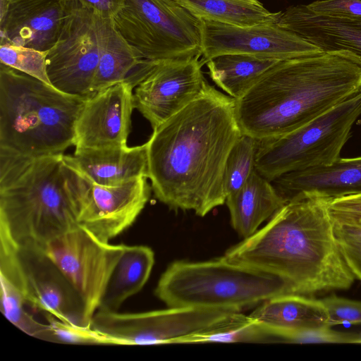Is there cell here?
<instances>
[{"mask_svg": "<svg viewBox=\"0 0 361 361\" xmlns=\"http://www.w3.org/2000/svg\"><path fill=\"white\" fill-rule=\"evenodd\" d=\"M271 183L286 203L304 195L329 201L361 195V156L339 157L328 165L291 171Z\"/></svg>", "mask_w": 361, "mask_h": 361, "instance_id": "cell-18", "label": "cell"}, {"mask_svg": "<svg viewBox=\"0 0 361 361\" xmlns=\"http://www.w3.org/2000/svg\"><path fill=\"white\" fill-rule=\"evenodd\" d=\"M233 311L195 307H169L136 313L97 310L90 326L114 345L180 343L207 330Z\"/></svg>", "mask_w": 361, "mask_h": 361, "instance_id": "cell-9", "label": "cell"}, {"mask_svg": "<svg viewBox=\"0 0 361 361\" xmlns=\"http://www.w3.org/2000/svg\"><path fill=\"white\" fill-rule=\"evenodd\" d=\"M99 63L94 13L71 0L59 36L47 51V74L57 90L85 99L93 96Z\"/></svg>", "mask_w": 361, "mask_h": 361, "instance_id": "cell-11", "label": "cell"}, {"mask_svg": "<svg viewBox=\"0 0 361 361\" xmlns=\"http://www.w3.org/2000/svg\"><path fill=\"white\" fill-rule=\"evenodd\" d=\"M249 316L277 336L281 342H290L300 332L331 327L321 300L296 293L269 298Z\"/></svg>", "mask_w": 361, "mask_h": 361, "instance_id": "cell-21", "label": "cell"}, {"mask_svg": "<svg viewBox=\"0 0 361 361\" xmlns=\"http://www.w3.org/2000/svg\"><path fill=\"white\" fill-rule=\"evenodd\" d=\"M306 6L320 16L361 19V0H318Z\"/></svg>", "mask_w": 361, "mask_h": 361, "instance_id": "cell-35", "label": "cell"}, {"mask_svg": "<svg viewBox=\"0 0 361 361\" xmlns=\"http://www.w3.org/2000/svg\"><path fill=\"white\" fill-rule=\"evenodd\" d=\"M279 61L250 54H227L214 56L206 64L212 81L228 96L237 99Z\"/></svg>", "mask_w": 361, "mask_h": 361, "instance_id": "cell-25", "label": "cell"}, {"mask_svg": "<svg viewBox=\"0 0 361 361\" xmlns=\"http://www.w3.org/2000/svg\"><path fill=\"white\" fill-rule=\"evenodd\" d=\"M328 213L333 221L361 226V195L326 201Z\"/></svg>", "mask_w": 361, "mask_h": 361, "instance_id": "cell-34", "label": "cell"}, {"mask_svg": "<svg viewBox=\"0 0 361 361\" xmlns=\"http://www.w3.org/2000/svg\"><path fill=\"white\" fill-rule=\"evenodd\" d=\"M87 99L0 65V153L27 157L63 154Z\"/></svg>", "mask_w": 361, "mask_h": 361, "instance_id": "cell-5", "label": "cell"}, {"mask_svg": "<svg viewBox=\"0 0 361 361\" xmlns=\"http://www.w3.org/2000/svg\"><path fill=\"white\" fill-rule=\"evenodd\" d=\"M360 115L361 91L289 133L259 140L255 170L271 182L291 171L331 164Z\"/></svg>", "mask_w": 361, "mask_h": 361, "instance_id": "cell-7", "label": "cell"}, {"mask_svg": "<svg viewBox=\"0 0 361 361\" xmlns=\"http://www.w3.org/2000/svg\"><path fill=\"white\" fill-rule=\"evenodd\" d=\"M279 341L277 336L249 315L233 312L216 326L185 337L180 343Z\"/></svg>", "mask_w": 361, "mask_h": 361, "instance_id": "cell-28", "label": "cell"}, {"mask_svg": "<svg viewBox=\"0 0 361 361\" xmlns=\"http://www.w3.org/2000/svg\"><path fill=\"white\" fill-rule=\"evenodd\" d=\"M201 62L227 54L285 60L321 50L276 23L236 26L201 19Z\"/></svg>", "mask_w": 361, "mask_h": 361, "instance_id": "cell-13", "label": "cell"}, {"mask_svg": "<svg viewBox=\"0 0 361 361\" xmlns=\"http://www.w3.org/2000/svg\"><path fill=\"white\" fill-rule=\"evenodd\" d=\"M276 24L321 51H348L361 59V19L320 16L297 5L281 11Z\"/></svg>", "mask_w": 361, "mask_h": 361, "instance_id": "cell-20", "label": "cell"}, {"mask_svg": "<svg viewBox=\"0 0 361 361\" xmlns=\"http://www.w3.org/2000/svg\"><path fill=\"white\" fill-rule=\"evenodd\" d=\"M224 257L276 275L293 293L305 295L348 289L356 279L338 246L326 200L315 196L286 203L264 226L228 248Z\"/></svg>", "mask_w": 361, "mask_h": 361, "instance_id": "cell-2", "label": "cell"}, {"mask_svg": "<svg viewBox=\"0 0 361 361\" xmlns=\"http://www.w3.org/2000/svg\"><path fill=\"white\" fill-rule=\"evenodd\" d=\"M259 140L242 134L228 156L224 177L226 197L240 188L255 170V157Z\"/></svg>", "mask_w": 361, "mask_h": 361, "instance_id": "cell-29", "label": "cell"}, {"mask_svg": "<svg viewBox=\"0 0 361 361\" xmlns=\"http://www.w3.org/2000/svg\"><path fill=\"white\" fill-rule=\"evenodd\" d=\"M16 249L27 303L62 322L90 326L85 321L81 298L44 252L39 248Z\"/></svg>", "mask_w": 361, "mask_h": 361, "instance_id": "cell-15", "label": "cell"}, {"mask_svg": "<svg viewBox=\"0 0 361 361\" xmlns=\"http://www.w3.org/2000/svg\"><path fill=\"white\" fill-rule=\"evenodd\" d=\"M329 315V326L361 324V301L331 295L321 300Z\"/></svg>", "mask_w": 361, "mask_h": 361, "instance_id": "cell-33", "label": "cell"}, {"mask_svg": "<svg viewBox=\"0 0 361 361\" xmlns=\"http://www.w3.org/2000/svg\"><path fill=\"white\" fill-rule=\"evenodd\" d=\"M361 91V59L340 50L281 60L240 98L243 134L257 140L289 133Z\"/></svg>", "mask_w": 361, "mask_h": 361, "instance_id": "cell-3", "label": "cell"}, {"mask_svg": "<svg viewBox=\"0 0 361 361\" xmlns=\"http://www.w3.org/2000/svg\"><path fill=\"white\" fill-rule=\"evenodd\" d=\"M199 57L156 61L135 87V107L155 129L192 102L207 81Z\"/></svg>", "mask_w": 361, "mask_h": 361, "instance_id": "cell-12", "label": "cell"}, {"mask_svg": "<svg viewBox=\"0 0 361 361\" xmlns=\"http://www.w3.org/2000/svg\"><path fill=\"white\" fill-rule=\"evenodd\" d=\"M81 6L102 18H113L122 8L124 0H76Z\"/></svg>", "mask_w": 361, "mask_h": 361, "instance_id": "cell-36", "label": "cell"}, {"mask_svg": "<svg viewBox=\"0 0 361 361\" xmlns=\"http://www.w3.org/2000/svg\"><path fill=\"white\" fill-rule=\"evenodd\" d=\"M47 51L4 44L0 45V61L15 70L51 85L47 74Z\"/></svg>", "mask_w": 361, "mask_h": 361, "instance_id": "cell-30", "label": "cell"}, {"mask_svg": "<svg viewBox=\"0 0 361 361\" xmlns=\"http://www.w3.org/2000/svg\"><path fill=\"white\" fill-rule=\"evenodd\" d=\"M195 17L236 26L276 23L281 11L271 13L258 0H175Z\"/></svg>", "mask_w": 361, "mask_h": 361, "instance_id": "cell-26", "label": "cell"}, {"mask_svg": "<svg viewBox=\"0 0 361 361\" xmlns=\"http://www.w3.org/2000/svg\"><path fill=\"white\" fill-rule=\"evenodd\" d=\"M140 177L115 186L88 181L77 221L99 239L109 242L128 228L147 203L151 188Z\"/></svg>", "mask_w": 361, "mask_h": 361, "instance_id": "cell-16", "label": "cell"}, {"mask_svg": "<svg viewBox=\"0 0 361 361\" xmlns=\"http://www.w3.org/2000/svg\"><path fill=\"white\" fill-rule=\"evenodd\" d=\"M125 246L103 241L78 225L54 239L43 250L81 298L87 325L90 326L99 309L109 279Z\"/></svg>", "mask_w": 361, "mask_h": 361, "instance_id": "cell-10", "label": "cell"}, {"mask_svg": "<svg viewBox=\"0 0 361 361\" xmlns=\"http://www.w3.org/2000/svg\"><path fill=\"white\" fill-rule=\"evenodd\" d=\"M112 19L141 59L201 56V19L175 0H124Z\"/></svg>", "mask_w": 361, "mask_h": 361, "instance_id": "cell-8", "label": "cell"}, {"mask_svg": "<svg viewBox=\"0 0 361 361\" xmlns=\"http://www.w3.org/2000/svg\"><path fill=\"white\" fill-rule=\"evenodd\" d=\"M333 223L339 250L355 278L361 281V226Z\"/></svg>", "mask_w": 361, "mask_h": 361, "instance_id": "cell-32", "label": "cell"}, {"mask_svg": "<svg viewBox=\"0 0 361 361\" xmlns=\"http://www.w3.org/2000/svg\"><path fill=\"white\" fill-rule=\"evenodd\" d=\"M135 86L123 82L85 100L75 125V152L127 145Z\"/></svg>", "mask_w": 361, "mask_h": 361, "instance_id": "cell-14", "label": "cell"}, {"mask_svg": "<svg viewBox=\"0 0 361 361\" xmlns=\"http://www.w3.org/2000/svg\"><path fill=\"white\" fill-rule=\"evenodd\" d=\"M88 181L59 154L0 153V234L16 247L39 248L75 228Z\"/></svg>", "mask_w": 361, "mask_h": 361, "instance_id": "cell-4", "label": "cell"}, {"mask_svg": "<svg viewBox=\"0 0 361 361\" xmlns=\"http://www.w3.org/2000/svg\"><path fill=\"white\" fill-rule=\"evenodd\" d=\"M64 160L87 181L99 185L115 186L140 177L148 178L146 142L80 151L64 155Z\"/></svg>", "mask_w": 361, "mask_h": 361, "instance_id": "cell-19", "label": "cell"}, {"mask_svg": "<svg viewBox=\"0 0 361 361\" xmlns=\"http://www.w3.org/2000/svg\"><path fill=\"white\" fill-rule=\"evenodd\" d=\"M99 63L92 91L95 94L114 85L129 82L135 87L142 78V63L134 49L116 28L112 18L94 15Z\"/></svg>", "mask_w": 361, "mask_h": 361, "instance_id": "cell-22", "label": "cell"}, {"mask_svg": "<svg viewBox=\"0 0 361 361\" xmlns=\"http://www.w3.org/2000/svg\"><path fill=\"white\" fill-rule=\"evenodd\" d=\"M242 134L235 99L207 82L146 142L148 178L156 198L171 209L192 210L200 216L224 204L226 160Z\"/></svg>", "mask_w": 361, "mask_h": 361, "instance_id": "cell-1", "label": "cell"}, {"mask_svg": "<svg viewBox=\"0 0 361 361\" xmlns=\"http://www.w3.org/2000/svg\"><path fill=\"white\" fill-rule=\"evenodd\" d=\"M154 263L153 250L145 245H126L102 298L98 310L116 312L137 293L149 278Z\"/></svg>", "mask_w": 361, "mask_h": 361, "instance_id": "cell-24", "label": "cell"}, {"mask_svg": "<svg viewBox=\"0 0 361 361\" xmlns=\"http://www.w3.org/2000/svg\"><path fill=\"white\" fill-rule=\"evenodd\" d=\"M71 0H0V45L48 51L56 42Z\"/></svg>", "mask_w": 361, "mask_h": 361, "instance_id": "cell-17", "label": "cell"}, {"mask_svg": "<svg viewBox=\"0 0 361 361\" xmlns=\"http://www.w3.org/2000/svg\"><path fill=\"white\" fill-rule=\"evenodd\" d=\"M154 293L169 307L240 312L272 297L293 293L283 279L222 256L204 262H172L159 279Z\"/></svg>", "mask_w": 361, "mask_h": 361, "instance_id": "cell-6", "label": "cell"}, {"mask_svg": "<svg viewBox=\"0 0 361 361\" xmlns=\"http://www.w3.org/2000/svg\"><path fill=\"white\" fill-rule=\"evenodd\" d=\"M225 203L232 227L243 238L253 235L286 204L271 182L256 170L240 188L227 196Z\"/></svg>", "mask_w": 361, "mask_h": 361, "instance_id": "cell-23", "label": "cell"}, {"mask_svg": "<svg viewBox=\"0 0 361 361\" xmlns=\"http://www.w3.org/2000/svg\"><path fill=\"white\" fill-rule=\"evenodd\" d=\"M44 314L51 327L54 343L114 345L109 338L100 334L90 326H85L62 322L50 314Z\"/></svg>", "mask_w": 361, "mask_h": 361, "instance_id": "cell-31", "label": "cell"}, {"mask_svg": "<svg viewBox=\"0 0 361 361\" xmlns=\"http://www.w3.org/2000/svg\"><path fill=\"white\" fill-rule=\"evenodd\" d=\"M1 311L5 317L26 334L53 342L49 324L37 321L25 308L27 303L21 274L11 266L0 267Z\"/></svg>", "mask_w": 361, "mask_h": 361, "instance_id": "cell-27", "label": "cell"}]
</instances>
